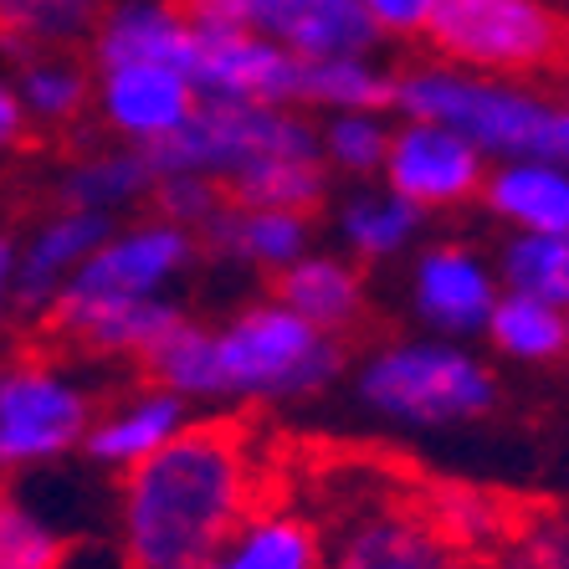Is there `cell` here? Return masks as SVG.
Returning <instances> with one entry per match:
<instances>
[{"instance_id":"obj_31","label":"cell","mask_w":569,"mask_h":569,"mask_svg":"<svg viewBox=\"0 0 569 569\" xmlns=\"http://www.w3.org/2000/svg\"><path fill=\"white\" fill-rule=\"evenodd\" d=\"M62 533L16 492H0V569H62Z\"/></svg>"},{"instance_id":"obj_22","label":"cell","mask_w":569,"mask_h":569,"mask_svg":"<svg viewBox=\"0 0 569 569\" xmlns=\"http://www.w3.org/2000/svg\"><path fill=\"white\" fill-rule=\"evenodd\" d=\"M154 159L139 144H119V149H98L82 154L72 170L62 174V206H82V211H133L154 196Z\"/></svg>"},{"instance_id":"obj_20","label":"cell","mask_w":569,"mask_h":569,"mask_svg":"<svg viewBox=\"0 0 569 569\" xmlns=\"http://www.w3.org/2000/svg\"><path fill=\"white\" fill-rule=\"evenodd\" d=\"M482 206L513 231H569V164L503 159L482 180Z\"/></svg>"},{"instance_id":"obj_24","label":"cell","mask_w":569,"mask_h":569,"mask_svg":"<svg viewBox=\"0 0 569 569\" xmlns=\"http://www.w3.org/2000/svg\"><path fill=\"white\" fill-rule=\"evenodd\" d=\"M72 52H78V47H41V52L16 62V93H21L27 119L62 129V123H78L82 108L98 98L88 67Z\"/></svg>"},{"instance_id":"obj_34","label":"cell","mask_w":569,"mask_h":569,"mask_svg":"<svg viewBox=\"0 0 569 569\" xmlns=\"http://www.w3.org/2000/svg\"><path fill=\"white\" fill-rule=\"evenodd\" d=\"M149 206H154L159 216H170V221L190 226V231L200 237V226H206L226 206V186H221V180H211V174L174 170V174H159V180H154Z\"/></svg>"},{"instance_id":"obj_28","label":"cell","mask_w":569,"mask_h":569,"mask_svg":"<svg viewBox=\"0 0 569 569\" xmlns=\"http://www.w3.org/2000/svg\"><path fill=\"white\" fill-rule=\"evenodd\" d=\"M298 103L349 113V108H396V78L370 57H303L298 62Z\"/></svg>"},{"instance_id":"obj_35","label":"cell","mask_w":569,"mask_h":569,"mask_svg":"<svg viewBox=\"0 0 569 569\" xmlns=\"http://www.w3.org/2000/svg\"><path fill=\"white\" fill-rule=\"evenodd\" d=\"M503 565L513 569H569V518H529L508 529Z\"/></svg>"},{"instance_id":"obj_21","label":"cell","mask_w":569,"mask_h":569,"mask_svg":"<svg viewBox=\"0 0 569 569\" xmlns=\"http://www.w3.org/2000/svg\"><path fill=\"white\" fill-rule=\"evenodd\" d=\"M278 298L292 313H303L308 323L339 333V339L365 318V278L349 257L303 252L278 272Z\"/></svg>"},{"instance_id":"obj_2","label":"cell","mask_w":569,"mask_h":569,"mask_svg":"<svg viewBox=\"0 0 569 569\" xmlns=\"http://www.w3.org/2000/svg\"><path fill=\"white\" fill-rule=\"evenodd\" d=\"M396 108L406 119H437L467 133L492 159H565L569 164V103H549L518 78L431 62L396 78Z\"/></svg>"},{"instance_id":"obj_7","label":"cell","mask_w":569,"mask_h":569,"mask_svg":"<svg viewBox=\"0 0 569 569\" xmlns=\"http://www.w3.org/2000/svg\"><path fill=\"white\" fill-rule=\"evenodd\" d=\"M272 154H323L318 129L292 103H252V98H200L170 139L149 144L159 174L196 170L211 180H231L257 159Z\"/></svg>"},{"instance_id":"obj_11","label":"cell","mask_w":569,"mask_h":569,"mask_svg":"<svg viewBox=\"0 0 569 569\" xmlns=\"http://www.w3.org/2000/svg\"><path fill=\"white\" fill-rule=\"evenodd\" d=\"M298 62L303 57L241 27H200L190 82L200 98H252V103H298Z\"/></svg>"},{"instance_id":"obj_1","label":"cell","mask_w":569,"mask_h":569,"mask_svg":"<svg viewBox=\"0 0 569 569\" xmlns=\"http://www.w3.org/2000/svg\"><path fill=\"white\" fill-rule=\"evenodd\" d=\"M257 457L237 426L186 421L144 462L123 467L119 529L129 569H196L252 513Z\"/></svg>"},{"instance_id":"obj_30","label":"cell","mask_w":569,"mask_h":569,"mask_svg":"<svg viewBox=\"0 0 569 569\" xmlns=\"http://www.w3.org/2000/svg\"><path fill=\"white\" fill-rule=\"evenodd\" d=\"M144 370L154 375V385L174 390L186 400H216V349H211V329L180 318L164 339L144 355Z\"/></svg>"},{"instance_id":"obj_10","label":"cell","mask_w":569,"mask_h":569,"mask_svg":"<svg viewBox=\"0 0 569 569\" xmlns=\"http://www.w3.org/2000/svg\"><path fill=\"white\" fill-rule=\"evenodd\" d=\"M385 186L416 200L421 211H451L482 196L488 180V154L467 139V133L447 129L437 119H406L390 123V149H385Z\"/></svg>"},{"instance_id":"obj_17","label":"cell","mask_w":569,"mask_h":569,"mask_svg":"<svg viewBox=\"0 0 569 569\" xmlns=\"http://www.w3.org/2000/svg\"><path fill=\"white\" fill-rule=\"evenodd\" d=\"M200 27L170 11L164 0H119L108 6L103 21L93 31V62L98 67H123V62H164L190 72L196 62Z\"/></svg>"},{"instance_id":"obj_33","label":"cell","mask_w":569,"mask_h":569,"mask_svg":"<svg viewBox=\"0 0 569 569\" xmlns=\"http://www.w3.org/2000/svg\"><path fill=\"white\" fill-rule=\"evenodd\" d=\"M426 503L437 513V523L451 533V539L467 549H488V543H503L508 539V518L498 508V498L477 488H431L426 492Z\"/></svg>"},{"instance_id":"obj_37","label":"cell","mask_w":569,"mask_h":569,"mask_svg":"<svg viewBox=\"0 0 569 569\" xmlns=\"http://www.w3.org/2000/svg\"><path fill=\"white\" fill-rule=\"evenodd\" d=\"M27 123H31V119H27V108H21V93H16V82L0 78V154L27 139Z\"/></svg>"},{"instance_id":"obj_27","label":"cell","mask_w":569,"mask_h":569,"mask_svg":"<svg viewBox=\"0 0 569 569\" xmlns=\"http://www.w3.org/2000/svg\"><path fill=\"white\" fill-rule=\"evenodd\" d=\"M226 196L241 206H278L313 216L329 196V159L323 154H272L226 180Z\"/></svg>"},{"instance_id":"obj_29","label":"cell","mask_w":569,"mask_h":569,"mask_svg":"<svg viewBox=\"0 0 569 569\" xmlns=\"http://www.w3.org/2000/svg\"><path fill=\"white\" fill-rule=\"evenodd\" d=\"M503 288L569 308V231H513L498 257Z\"/></svg>"},{"instance_id":"obj_4","label":"cell","mask_w":569,"mask_h":569,"mask_svg":"<svg viewBox=\"0 0 569 569\" xmlns=\"http://www.w3.org/2000/svg\"><path fill=\"white\" fill-rule=\"evenodd\" d=\"M216 400H298L339 380V333L308 323L282 298L252 303L211 329Z\"/></svg>"},{"instance_id":"obj_23","label":"cell","mask_w":569,"mask_h":569,"mask_svg":"<svg viewBox=\"0 0 569 569\" xmlns=\"http://www.w3.org/2000/svg\"><path fill=\"white\" fill-rule=\"evenodd\" d=\"M108 6L113 0H0V52L21 62L41 47L93 41Z\"/></svg>"},{"instance_id":"obj_16","label":"cell","mask_w":569,"mask_h":569,"mask_svg":"<svg viewBox=\"0 0 569 569\" xmlns=\"http://www.w3.org/2000/svg\"><path fill=\"white\" fill-rule=\"evenodd\" d=\"M200 247L226 262L257 267L278 278L288 262L313 252V221L308 211H278V206H241L226 196V206L200 226Z\"/></svg>"},{"instance_id":"obj_38","label":"cell","mask_w":569,"mask_h":569,"mask_svg":"<svg viewBox=\"0 0 569 569\" xmlns=\"http://www.w3.org/2000/svg\"><path fill=\"white\" fill-rule=\"evenodd\" d=\"M16 308V241L0 237V323Z\"/></svg>"},{"instance_id":"obj_40","label":"cell","mask_w":569,"mask_h":569,"mask_svg":"<svg viewBox=\"0 0 569 569\" xmlns=\"http://www.w3.org/2000/svg\"><path fill=\"white\" fill-rule=\"evenodd\" d=\"M565 103H569V72H565Z\"/></svg>"},{"instance_id":"obj_3","label":"cell","mask_w":569,"mask_h":569,"mask_svg":"<svg viewBox=\"0 0 569 569\" xmlns=\"http://www.w3.org/2000/svg\"><path fill=\"white\" fill-rule=\"evenodd\" d=\"M329 503L313 513L323 569H467L462 543L437 523L421 492L396 488L375 467L329 472Z\"/></svg>"},{"instance_id":"obj_26","label":"cell","mask_w":569,"mask_h":569,"mask_svg":"<svg viewBox=\"0 0 569 569\" xmlns=\"http://www.w3.org/2000/svg\"><path fill=\"white\" fill-rule=\"evenodd\" d=\"M482 333H488L508 359L549 365V359L569 355V308L549 303V298H533V292L503 288Z\"/></svg>"},{"instance_id":"obj_9","label":"cell","mask_w":569,"mask_h":569,"mask_svg":"<svg viewBox=\"0 0 569 569\" xmlns=\"http://www.w3.org/2000/svg\"><path fill=\"white\" fill-rule=\"evenodd\" d=\"M200 257V237L170 216L113 226L72 272L62 298H164Z\"/></svg>"},{"instance_id":"obj_36","label":"cell","mask_w":569,"mask_h":569,"mask_svg":"<svg viewBox=\"0 0 569 569\" xmlns=\"http://www.w3.org/2000/svg\"><path fill=\"white\" fill-rule=\"evenodd\" d=\"M370 21L385 31V37H421L431 11H437V0H359Z\"/></svg>"},{"instance_id":"obj_39","label":"cell","mask_w":569,"mask_h":569,"mask_svg":"<svg viewBox=\"0 0 569 569\" xmlns=\"http://www.w3.org/2000/svg\"><path fill=\"white\" fill-rule=\"evenodd\" d=\"M467 569H513V565H503V559H488V565H467Z\"/></svg>"},{"instance_id":"obj_8","label":"cell","mask_w":569,"mask_h":569,"mask_svg":"<svg viewBox=\"0 0 569 569\" xmlns=\"http://www.w3.org/2000/svg\"><path fill=\"white\" fill-rule=\"evenodd\" d=\"M93 426V400L47 359L0 365V472L47 467L82 447Z\"/></svg>"},{"instance_id":"obj_19","label":"cell","mask_w":569,"mask_h":569,"mask_svg":"<svg viewBox=\"0 0 569 569\" xmlns=\"http://www.w3.org/2000/svg\"><path fill=\"white\" fill-rule=\"evenodd\" d=\"M190 421V400L164 390V385H149L139 396L108 406L103 416H93L88 437H82V451L93 457L98 467H133L144 462L149 451H159L164 441Z\"/></svg>"},{"instance_id":"obj_12","label":"cell","mask_w":569,"mask_h":569,"mask_svg":"<svg viewBox=\"0 0 569 569\" xmlns=\"http://www.w3.org/2000/svg\"><path fill=\"white\" fill-rule=\"evenodd\" d=\"M498 292H503L498 267L482 262L462 241H437L411 267L416 318H421L426 329L447 333V339H472V333L488 329Z\"/></svg>"},{"instance_id":"obj_6","label":"cell","mask_w":569,"mask_h":569,"mask_svg":"<svg viewBox=\"0 0 569 569\" xmlns=\"http://www.w3.org/2000/svg\"><path fill=\"white\" fill-rule=\"evenodd\" d=\"M421 37L441 62L467 72H492V78L569 72V16L543 0H437Z\"/></svg>"},{"instance_id":"obj_14","label":"cell","mask_w":569,"mask_h":569,"mask_svg":"<svg viewBox=\"0 0 569 569\" xmlns=\"http://www.w3.org/2000/svg\"><path fill=\"white\" fill-rule=\"evenodd\" d=\"M108 231H113V216L82 211V206H62L57 216H47L16 247V308L21 313H52L72 272L93 257V247Z\"/></svg>"},{"instance_id":"obj_13","label":"cell","mask_w":569,"mask_h":569,"mask_svg":"<svg viewBox=\"0 0 569 569\" xmlns=\"http://www.w3.org/2000/svg\"><path fill=\"white\" fill-rule=\"evenodd\" d=\"M200 108V88L190 82V72L164 62H123L103 67L98 82V113L123 144H159L170 139L180 123Z\"/></svg>"},{"instance_id":"obj_15","label":"cell","mask_w":569,"mask_h":569,"mask_svg":"<svg viewBox=\"0 0 569 569\" xmlns=\"http://www.w3.org/2000/svg\"><path fill=\"white\" fill-rule=\"evenodd\" d=\"M52 318L72 345L93 355L144 359L186 313L170 298H57Z\"/></svg>"},{"instance_id":"obj_25","label":"cell","mask_w":569,"mask_h":569,"mask_svg":"<svg viewBox=\"0 0 569 569\" xmlns=\"http://www.w3.org/2000/svg\"><path fill=\"white\" fill-rule=\"evenodd\" d=\"M421 221L426 211L400 190H359L339 206V241L359 262H390L421 237Z\"/></svg>"},{"instance_id":"obj_5","label":"cell","mask_w":569,"mask_h":569,"mask_svg":"<svg viewBox=\"0 0 569 569\" xmlns=\"http://www.w3.org/2000/svg\"><path fill=\"white\" fill-rule=\"evenodd\" d=\"M359 400L396 426H467L498 406V380L462 339H400L359 365Z\"/></svg>"},{"instance_id":"obj_32","label":"cell","mask_w":569,"mask_h":569,"mask_svg":"<svg viewBox=\"0 0 569 569\" xmlns=\"http://www.w3.org/2000/svg\"><path fill=\"white\" fill-rule=\"evenodd\" d=\"M318 144L323 159L345 174H380L385 149H390V123L370 108H349V113H333L323 129H318Z\"/></svg>"},{"instance_id":"obj_18","label":"cell","mask_w":569,"mask_h":569,"mask_svg":"<svg viewBox=\"0 0 569 569\" xmlns=\"http://www.w3.org/2000/svg\"><path fill=\"white\" fill-rule=\"evenodd\" d=\"M196 569H323V533L303 508L257 503L237 533Z\"/></svg>"}]
</instances>
